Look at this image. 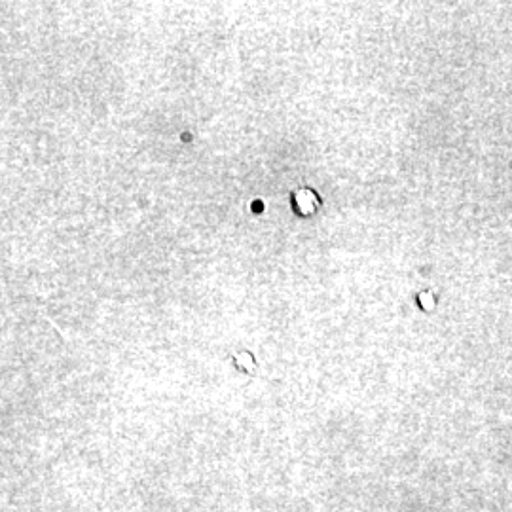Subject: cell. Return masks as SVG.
Masks as SVG:
<instances>
[{
	"label": "cell",
	"mask_w": 512,
	"mask_h": 512,
	"mask_svg": "<svg viewBox=\"0 0 512 512\" xmlns=\"http://www.w3.org/2000/svg\"><path fill=\"white\" fill-rule=\"evenodd\" d=\"M293 205L294 211L300 217H310L319 207V198L310 188H300V190H294L293 192Z\"/></svg>",
	"instance_id": "obj_1"
}]
</instances>
